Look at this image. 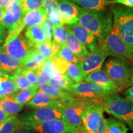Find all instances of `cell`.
<instances>
[{
    "instance_id": "25",
    "label": "cell",
    "mask_w": 133,
    "mask_h": 133,
    "mask_svg": "<svg viewBox=\"0 0 133 133\" xmlns=\"http://www.w3.org/2000/svg\"><path fill=\"white\" fill-rule=\"evenodd\" d=\"M25 35L28 41H29V42L34 46L46 41L45 35L40 25H34L27 27Z\"/></svg>"
},
{
    "instance_id": "34",
    "label": "cell",
    "mask_w": 133,
    "mask_h": 133,
    "mask_svg": "<svg viewBox=\"0 0 133 133\" xmlns=\"http://www.w3.org/2000/svg\"><path fill=\"white\" fill-rule=\"evenodd\" d=\"M56 56L62 58V59L66 61V62L69 63H72V64H76L78 65L81 61L74 54V53L66 46L65 44L61 46V48H60L59 52H57Z\"/></svg>"
},
{
    "instance_id": "14",
    "label": "cell",
    "mask_w": 133,
    "mask_h": 133,
    "mask_svg": "<svg viewBox=\"0 0 133 133\" xmlns=\"http://www.w3.org/2000/svg\"><path fill=\"white\" fill-rule=\"evenodd\" d=\"M66 26L68 29L89 50V52H93L97 49L98 44L95 36L78 22L66 25Z\"/></svg>"
},
{
    "instance_id": "13",
    "label": "cell",
    "mask_w": 133,
    "mask_h": 133,
    "mask_svg": "<svg viewBox=\"0 0 133 133\" xmlns=\"http://www.w3.org/2000/svg\"><path fill=\"white\" fill-rule=\"evenodd\" d=\"M88 101L86 100L78 99L74 104L66 107H60L64 119L76 128L79 129L83 126L81 119V114Z\"/></svg>"
},
{
    "instance_id": "31",
    "label": "cell",
    "mask_w": 133,
    "mask_h": 133,
    "mask_svg": "<svg viewBox=\"0 0 133 133\" xmlns=\"http://www.w3.org/2000/svg\"><path fill=\"white\" fill-rule=\"evenodd\" d=\"M10 78L12 79L19 90L29 89L33 86L31 83L28 81L25 76L22 74V67L17 70L14 74L10 76Z\"/></svg>"
},
{
    "instance_id": "7",
    "label": "cell",
    "mask_w": 133,
    "mask_h": 133,
    "mask_svg": "<svg viewBox=\"0 0 133 133\" xmlns=\"http://www.w3.org/2000/svg\"><path fill=\"white\" fill-rule=\"evenodd\" d=\"M2 48L13 57L21 61L22 64L35 49V46L21 33L7 36Z\"/></svg>"
},
{
    "instance_id": "42",
    "label": "cell",
    "mask_w": 133,
    "mask_h": 133,
    "mask_svg": "<svg viewBox=\"0 0 133 133\" xmlns=\"http://www.w3.org/2000/svg\"><path fill=\"white\" fill-rule=\"evenodd\" d=\"M111 4H121L128 8H133V0H110Z\"/></svg>"
},
{
    "instance_id": "15",
    "label": "cell",
    "mask_w": 133,
    "mask_h": 133,
    "mask_svg": "<svg viewBox=\"0 0 133 133\" xmlns=\"http://www.w3.org/2000/svg\"><path fill=\"white\" fill-rule=\"evenodd\" d=\"M58 4L64 24H72L78 22L82 8L71 0H58Z\"/></svg>"
},
{
    "instance_id": "29",
    "label": "cell",
    "mask_w": 133,
    "mask_h": 133,
    "mask_svg": "<svg viewBox=\"0 0 133 133\" xmlns=\"http://www.w3.org/2000/svg\"><path fill=\"white\" fill-rule=\"evenodd\" d=\"M22 127V121L18 117L10 115L0 124V133H14L16 129Z\"/></svg>"
},
{
    "instance_id": "36",
    "label": "cell",
    "mask_w": 133,
    "mask_h": 133,
    "mask_svg": "<svg viewBox=\"0 0 133 133\" xmlns=\"http://www.w3.org/2000/svg\"><path fill=\"white\" fill-rule=\"evenodd\" d=\"M49 84L54 87H56L59 89H63L69 92L71 86L74 84V83L68 77L66 74H64L61 79L58 81H54L50 79Z\"/></svg>"
},
{
    "instance_id": "53",
    "label": "cell",
    "mask_w": 133,
    "mask_h": 133,
    "mask_svg": "<svg viewBox=\"0 0 133 133\" xmlns=\"http://www.w3.org/2000/svg\"><path fill=\"white\" fill-rule=\"evenodd\" d=\"M0 78H1V77H0Z\"/></svg>"
},
{
    "instance_id": "33",
    "label": "cell",
    "mask_w": 133,
    "mask_h": 133,
    "mask_svg": "<svg viewBox=\"0 0 133 133\" xmlns=\"http://www.w3.org/2000/svg\"><path fill=\"white\" fill-rule=\"evenodd\" d=\"M65 74L74 83H78L84 80V76L78 65L69 63Z\"/></svg>"
},
{
    "instance_id": "16",
    "label": "cell",
    "mask_w": 133,
    "mask_h": 133,
    "mask_svg": "<svg viewBox=\"0 0 133 133\" xmlns=\"http://www.w3.org/2000/svg\"><path fill=\"white\" fill-rule=\"evenodd\" d=\"M22 62L13 57L0 47V71L10 78L17 70L21 68Z\"/></svg>"
},
{
    "instance_id": "52",
    "label": "cell",
    "mask_w": 133,
    "mask_h": 133,
    "mask_svg": "<svg viewBox=\"0 0 133 133\" xmlns=\"http://www.w3.org/2000/svg\"><path fill=\"white\" fill-rule=\"evenodd\" d=\"M132 133H133V131H132Z\"/></svg>"
},
{
    "instance_id": "22",
    "label": "cell",
    "mask_w": 133,
    "mask_h": 133,
    "mask_svg": "<svg viewBox=\"0 0 133 133\" xmlns=\"http://www.w3.org/2000/svg\"><path fill=\"white\" fill-rule=\"evenodd\" d=\"M46 61V58L35 48L26 61L23 63L21 67L24 69L35 71L39 69Z\"/></svg>"
},
{
    "instance_id": "45",
    "label": "cell",
    "mask_w": 133,
    "mask_h": 133,
    "mask_svg": "<svg viewBox=\"0 0 133 133\" xmlns=\"http://www.w3.org/2000/svg\"><path fill=\"white\" fill-rule=\"evenodd\" d=\"M8 31L6 29L0 24V44L4 42L5 39L7 38Z\"/></svg>"
},
{
    "instance_id": "28",
    "label": "cell",
    "mask_w": 133,
    "mask_h": 133,
    "mask_svg": "<svg viewBox=\"0 0 133 133\" xmlns=\"http://www.w3.org/2000/svg\"><path fill=\"white\" fill-rule=\"evenodd\" d=\"M129 130L126 124L115 118L106 119L105 129L104 133H128Z\"/></svg>"
},
{
    "instance_id": "17",
    "label": "cell",
    "mask_w": 133,
    "mask_h": 133,
    "mask_svg": "<svg viewBox=\"0 0 133 133\" xmlns=\"http://www.w3.org/2000/svg\"><path fill=\"white\" fill-rule=\"evenodd\" d=\"M26 107L31 109H37L41 107L59 108V102L49 96L47 93L38 90L32 99L26 104Z\"/></svg>"
},
{
    "instance_id": "8",
    "label": "cell",
    "mask_w": 133,
    "mask_h": 133,
    "mask_svg": "<svg viewBox=\"0 0 133 133\" xmlns=\"http://www.w3.org/2000/svg\"><path fill=\"white\" fill-rule=\"evenodd\" d=\"M103 41L105 44L109 56L122 60L133 66V54L122 40L115 26L113 25Z\"/></svg>"
},
{
    "instance_id": "11",
    "label": "cell",
    "mask_w": 133,
    "mask_h": 133,
    "mask_svg": "<svg viewBox=\"0 0 133 133\" xmlns=\"http://www.w3.org/2000/svg\"><path fill=\"white\" fill-rule=\"evenodd\" d=\"M22 9L19 3H14L4 9V15L0 24L7 30L8 36L21 33L24 29L22 25Z\"/></svg>"
},
{
    "instance_id": "41",
    "label": "cell",
    "mask_w": 133,
    "mask_h": 133,
    "mask_svg": "<svg viewBox=\"0 0 133 133\" xmlns=\"http://www.w3.org/2000/svg\"><path fill=\"white\" fill-rule=\"evenodd\" d=\"M38 76V86L44 85V84H49V81L50 78L48 76H46L45 74H44L42 72V71L40 69H37L35 70Z\"/></svg>"
},
{
    "instance_id": "3",
    "label": "cell",
    "mask_w": 133,
    "mask_h": 133,
    "mask_svg": "<svg viewBox=\"0 0 133 133\" xmlns=\"http://www.w3.org/2000/svg\"><path fill=\"white\" fill-rule=\"evenodd\" d=\"M113 25L116 26L121 39L133 54V8L116 6L112 8Z\"/></svg>"
},
{
    "instance_id": "21",
    "label": "cell",
    "mask_w": 133,
    "mask_h": 133,
    "mask_svg": "<svg viewBox=\"0 0 133 133\" xmlns=\"http://www.w3.org/2000/svg\"><path fill=\"white\" fill-rule=\"evenodd\" d=\"M43 6L54 25L64 24L59 11L58 0H43Z\"/></svg>"
},
{
    "instance_id": "1",
    "label": "cell",
    "mask_w": 133,
    "mask_h": 133,
    "mask_svg": "<svg viewBox=\"0 0 133 133\" xmlns=\"http://www.w3.org/2000/svg\"><path fill=\"white\" fill-rule=\"evenodd\" d=\"M78 22L95 36L101 43L113 25L112 14L105 11H92L82 8Z\"/></svg>"
},
{
    "instance_id": "50",
    "label": "cell",
    "mask_w": 133,
    "mask_h": 133,
    "mask_svg": "<svg viewBox=\"0 0 133 133\" xmlns=\"http://www.w3.org/2000/svg\"><path fill=\"white\" fill-rule=\"evenodd\" d=\"M133 85V72L132 74V76H131V78L130 79V81H129V86Z\"/></svg>"
},
{
    "instance_id": "46",
    "label": "cell",
    "mask_w": 133,
    "mask_h": 133,
    "mask_svg": "<svg viewBox=\"0 0 133 133\" xmlns=\"http://www.w3.org/2000/svg\"><path fill=\"white\" fill-rule=\"evenodd\" d=\"M9 116V114H8L7 113L0 109V124L2 123L6 118H8Z\"/></svg>"
},
{
    "instance_id": "39",
    "label": "cell",
    "mask_w": 133,
    "mask_h": 133,
    "mask_svg": "<svg viewBox=\"0 0 133 133\" xmlns=\"http://www.w3.org/2000/svg\"><path fill=\"white\" fill-rule=\"evenodd\" d=\"M22 71L30 83H31L33 86L38 85V76L35 71L22 68Z\"/></svg>"
},
{
    "instance_id": "35",
    "label": "cell",
    "mask_w": 133,
    "mask_h": 133,
    "mask_svg": "<svg viewBox=\"0 0 133 133\" xmlns=\"http://www.w3.org/2000/svg\"><path fill=\"white\" fill-rule=\"evenodd\" d=\"M35 48L46 58V60H50L56 56L52 46V41H44L35 46Z\"/></svg>"
},
{
    "instance_id": "26",
    "label": "cell",
    "mask_w": 133,
    "mask_h": 133,
    "mask_svg": "<svg viewBox=\"0 0 133 133\" xmlns=\"http://www.w3.org/2000/svg\"><path fill=\"white\" fill-rule=\"evenodd\" d=\"M39 90V86H33L29 89H21L9 95L16 102L22 104H26L32 99L37 91Z\"/></svg>"
},
{
    "instance_id": "43",
    "label": "cell",
    "mask_w": 133,
    "mask_h": 133,
    "mask_svg": "<svg viewBox=\"0 0 133 133\" xmlns=\"http://www.w3.org/2000/svg\"><path fill=\"white\" fill-rule=\"evenodd\" d=\"M22 1L23 0H0V8L4 9L14 3H19L21 4Z\"/></svg>"
},
{
    "instance_id": "12",
    "label": "cell",
    "mask_w": 133,
    "mask_h": 133,
    "mask_svg": "<svg viewBox=\"0 0 133 133\" xmlns=\"http://www.w3.org/2000/svg\"><path fill=\"white\" fill-rule=\"evenodd\" d=\"M23 122H41L54 118H64L59 108L41 107L34 109L20 115L18 116Z\"/></svg>"
},
{
    "instance_id": "20",
    "label": "cell",
    "mask_w": 133,
    "mask_h": 133,
    "mask_svg": "<svg viewBox=\"0 0 133 133\" xmlns=\"http://www.w3.org/2000/svg\"><path fill=\"white\" fill-rule=\"evenodd\" d=\"M65 44L80 61H82L90 53L89 50L83 45L69 29Z\"/></svg>"
},
{
    "instance_id": "23",
    "label": "cell",
    "mask_w": 133,
    "mask_h": 133,
    "mask_svg": "<svg viewBox=\"0 0 133 133\" xmlns=\"http://www.w3.org/2000/svg\"><path fill=\"white\" fill-rule=\"evenodd\" d=\"M81 8L92 11H105L111 4L110 0H71Z\"/></svg>"
},
{
    "instance_id": "30",
    "label": "cell",
    "mask_w": 133,
    "mask_h": 133,
    "mask_svg": "<svg viewBox=\"0 0 133 133\" xmlns=\"http://www.w3.org/2000/svg\"><path fill=\"white\" fill-rule=\"evenodd\" d=\"M18 88L12 79L10 78H0V97L9 96L16 91Z\"/></svg>"
},
{
    "instance_id": "27",
    "label": "cell",
    "mask_w": 133,
    "mask_h": 133,
    "mask_svg": "<svg viewBox=\"0 0 133 133\" xmlns=\"http://www.w3.org/2000/svg\"><path fill=\"white\" fill-rule=\"evenodd\" d=\"M44 74L48 76L50 79L58 81L62 78L63 74L60 71L52 59L47 60L39 68Z\"/></svg>"
},
{
    "instance_id": "24",
    "label": "cell",
    "mask_w": 133,
    "mask_h": 133,
    "mask_svg": "<svg viewBox=\"0 0 133 133\" xmlns=\"http://www.w3.org/2000/svg\"><path fill=\"white\" fill-rule=\"evenodd\" d=\"M24 104L16 102L10 96L0 97V109L9 115L19 114L22 110Z\"/></svg>"
},
{
    "instance_id": "19",
    "label": "cell",
    "mask_w": 133,
    "mask_h": 133,
    "mask_svg": "<svg viewBox=\"0 0 133 133\" xmlns=\"http://www.w3.org/2000/svg\"><path fill=\"white\" fill-rule=\"evenodd\" d=\"M47 18V14L43 8L33 10L22 15V25L24 28L34 25H40L41 23Z\"/></svg>"
},
{
    "instance_id": "40",
    "label": "cell",
    "mask_w": 133,
    "mask_h": 133,
    "mask_svg": "<svg viewBox=\"0 0 133 133\" xmlns=\"http://www.w3.org/2000/svg\"><path fill=\"white\" fill-rule=\"evenodd\" d=\"M52 59L56 65L57 66V68L59 69L60 71H61L63 75L65 74L69 63L62 59V58L58 57L57 56H55V57L54 58H52Z\"/></svg>"
},
{
    "instance_id": "49",
    "label": "cell",
    "mask_w": 133,
    "mask_h": 133,
    "mask_svg": "<svg viewBox=\"0 0 133 133\" xmlns=\"http://www.w3.org/2000/svg\"><path fill=\"white\" fill-rule=\"evenodd\" d=\"M4 9H1V8H0V22H1L3 19V15H4Z\"/></svg>"
},
{
    "instance_id": "6",
    "label": "cell",
    "mask_w": 133,
    "mask_h": 133,
    "mask_svg": "<svg viewBox=\"0 0 133 133\" xmlns=\"http://www.w3.org/2000/svg\"><path fill=\"white\" fill-rule=\"evenodd\" d=\"M104 109L99 102L88 101L81 114L83 125L92 133H104L106 119L104 117Z\"/></svg>"
},
{
    "instance_id": "44",
    "label": "cell",
    "mask_w": 133,
    "mask_h": 133,
    "mask_svg": "<svg viewBox=\"0 0 133 133\" xmlns=\"http://www.w3.org/2000/svg\"><path fill=\"white\" fill-rule=\"evenodd\" d=\"M124 94L126 99L133 102V85L128 88L126 89Z\"/></svg>"
},
{
    "instance_id": "38",
    "label": "cell",
    "mask_w": 133,
    "mask_h": 133,
    "mask_svg": "<svg viewBox=\"0 0 133 133\" xmlns=\"http://www.w3.org/2000/svg\"><path fill=\"white\" fill-rule=\"evenodd\" d=\"M47 41H52L53 39V30L54 24L49 18H47L40 25Z\"/></svg>"
},
{
    "instance_id": "4",
    "label": "cell",
    "mask_w": 133,
    "mask_h": 133,
    "mask_svg": "<svg viewBox=\"0 0 133 133\" xmlns=\"http://www.w3.org/2000/svg\"><path fill=\"white\" fill-rule=\"evenodd\" d=\"M103 70L115 83L118 91L126 90L133 72V66L118 58L112 57L105 63Z\"/></svg>"
},
{
    "instance_id": "2",
    "label": "cell",
    "mask_w": 133,
    "mask_h": 133,
    "mask_svg": "<svg viewBox=\"0 0 133 133\" xmlns=\"http://www.w3.org/2000/svg\"><path fill=\"white\" fill-rule=\"evenodd\" d=\"M100 103L105 112L128 125L133 131V102L116 92L103 98Z\"/></svg>"
},
{
    "instance_id": "51",
    "label": "cell",
    "mask_w": 133,
    "mask_h": 133,
    "mask_svg": "<svg viewBox=\"0 0 133 133\" xmlns=\"http://www.w3.org/2000/svg\"><path fill=\"white\" fill-rule=\"evenodd\" d=\"M0 77H6V78H9L8 77V76L6 75H5L3 74V72H1V71H0Z\"/></svg>"
},
{
    "instance_id": "9",
    "label": "cell",
    "mask_w": 133,
    "mask_h": 133,
    "mask_svg": "<svg viewBox=\"0 0 133 133\" xmlns=\"http://www.w3.org/2000/svg\"><path fill=\"white\" fill-rule=\"evenodd\" d=\"M22 127L38 133H75L77 128L64 118H54L41 122H23Z\"/></svg>"
},
{
    "instance_id": "37",
    "label": "cell",
    "mask_w": 133,
    "mask_h": 133,
    "mask_svg": "<svg viewBox=\"0 0 133 133\" xmlns=\"http://www.w3.org/2000/svg\"><path fill=\"white\" fill-rule=\"evenodd\" d=\"M21 5L22 15L29 11L43 8V0H23Z\"/></svg>"
},
{
    "instance_id": "10",
    "label": "cell",
    "mask_w": 133,
    "mask_h": 133,
    "mask_svg": "<svg viewBox=\"0 0 133 133\" xmlns=\"http://www.w3.org/2000/svg\"><path fill=\"white\" fill-rule=\"evenodd\" d=\"M109 56V54L105 44L102 41L100 43L95 51L89 53V55L86 56L79 62L78 66L84 77L91 71L101 69L105 60Z\"/></svg>"
},
{
    "instance_id": "32",
    "label": "cell",
    "mask_w": 133,
    "mask_h": 133,
    "mask_svg": "<svg viewBox=\"0 0 133 133\" xmlns=\"http://www.w3.org/2000/svg\"><path fill=\"white\" fill-rule=\"evenodd\" d=\"M67 35L68 28L66 25L61 24L54 25L52 40L60 46L65 44Z\"/></svg>"
},
{
    "instance_id": "18",
    "label": "cell",
    "mask_w": 133,
    "mask_h": 133,
    "mask_svg": "<svg viewBox=\"0 0 133 133\" xmlns=\"http://www.w3.org/2000/svg\"><path fill=\"white\" fill-rule=\"evenodd\" d=\"M84 80L96 83L100 85L109 88V89L118 91L115 83L113 82V81L110 79L107 73L102 68L96 69L95 70L89 73L84 77Z\"/></svg>"
},
{
    "instance_id": "47",
    "label": "cell",
    "mask_w": 133,
    "mask_h": 133,
    "mask_svg": "<svg viewBox=\"0 0 133 133\" xmlns=\"http://www.w3.org/2000/svg\"><path fill=\"white\" fill-rule=\"evenodd\" d=\"M14 133H38L35 131L30 130V129L24 128L21 127L17 129H16V131H15Z\"/></svg>"
},
{
    "instance_id": "48",
    "label": "cell",
    "mask_w": 133,
    "mask_h": 133,
    "mask_svg": "<svg viewBox=\"0 0 133 133\" xmlns=\"http://www.w3.org/2000/svg\"><path fill=\"white\" fill-rule=\"evenodd\" d=\"M75 133H92L90 131H89L87 129L84 127V126L83 125L82 127L80 128L79 129H78V130L76 131Z\"/></svg>"
},
{
    "instance_id": "5",
    "label": "cell",
    "mask_w": 133,
    "mask_h": 133,
    "mask_svg": "<svg viewBox=\"0 0 133 133\" xmlns=\"http://www.w3.org/2000/svg\"><path fill=\"white\" fill-rule=\"evenodd\" d=\"M116 92L118 91L109 89L96 83L86 81L74 83L69 91V93L79 99L99 102L103 98Z\"/></svg>"
}]
</instances>
